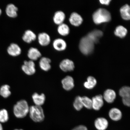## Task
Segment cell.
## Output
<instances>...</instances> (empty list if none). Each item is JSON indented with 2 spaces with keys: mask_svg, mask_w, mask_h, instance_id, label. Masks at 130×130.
Masks as SVG:
<instances>
[{
  "mask_svg": "<svg viewBox=\"0 0 130 130\" xmlns=\"http://www.w3.org/2000/svg\"><path fill=\"white\" fill-rule=\"evenodd\" d=\"M60 69L64 72L74 70L75 66L74 62L71 60L66 59L62 60L59 64Z\"/></svg>",
  "mask_w": 130,
  "mask_h": 130,
  "instance_id": "52a82bcc",
  "label": "cell"
},
{
  "mask_svg": "<svg viewBox=\"0 0 130 130\" xmlns=\"http://www.w3.org/2000/svg\"><path fill=\"white\" fill-rule=\"evenodd\" d=\"M73 106L77 111H79L82 109L84 106L82 102V97L78 96L75 98L73 103Z\"/></svg>",
  "mask_w": 130,
  "mask_h": 130,
  "instance_id": "83f0119b",
  "label": "cell"
},
{
  "mask_svg": "<svg viewBox=\"0 0 130 130\" xmlns=\"http://www.w3.org/2000/svg\"><path fill=\"white\" fill-rule=\"evenodd\" d=\"M58 33L63 36L68 35L70 33L69 27L67 24L63 23L58 25L57 28Z\"/></svg>",
  "mask_w": 130,
  "mask_h": 130,
  "instance_id": "603a6c76",
  "label": "cell"
},
{
  "mask_svg": "<svg viewBox=\"0 0 130 130\" xmlns=\"http://www.w3.org/2000/svg\"><path fill=\"white\" fill-rule=\"evenodd\" d=\"M92 18L95 24H100L109 22L111 19V14L107 10L100 8L94 12Z\"/></svg>",
  "mask_w": 130,
  "mask_h": 130,
  "instance_id": "7a4b0ae2",
  "label": "cell"
},
{
  "mask_svg": "<svg viewBox=\"0 0 130 130\" xmlns=\"http://www.w3.org/2000/svg\"><path fill=\"white\" fill-rule=\"evenodd\" d=\"M61 83L63 88L66 91L71 90L74 87V79L71 76L65 77L62 80Z\"/></svg>",
  "mask_w": 130,
  "mask_h": 130,
  "instance_id": "4fadbf2b",
  "label": "cell"
},
{
  "mask_svg": "<svg viewBox=\"0 0 130 130\" xmlns=\"http://www.w3.org/2000/svg\"><path fill=\"white\" fill-rule=\"evenodd\" d=\"M0 130H3V126L1 123H0Z\"/></svg>",
  "mask_w": 130,
  "mask_h": 130,
  "instance_id": "e575fe53",
  "label": "cell"
},
{
  "mask_svg": "<svg viewBox=\"0 0 130 130\" xmlns=\"http://www.w3.org/2000/svg\"><path fill=\"white\" fill-rule=\"evenodd\" d=\"M130 9L129 6L127 4L125 5L120 9L121 15L122 18L126 20H129L130 19Z\"/></svg>",
  "mask_w": 130,
  "mask_h": 130,
  "instance_id": "cb8c5ba5",
  "label": "cell"
},
{
  "mask_svg": "<svg viewBox=\"0 0 130 130\" xmlns=\"http://www.w3.org/2000/svg\"><path fill=\"white\" fill-rule=\"evenodd\" d=\"M103 33L101 31L95 30L89 32L87 36L94 43H96L103 36Z\"/></svg>",
  "mask_w": 130,
  "mask_h": 130,
  "instance_id": "44dd1931",
  "label": "cell"
},
{
  "mask_svg": "<svg viewBox=\"0 0 130 130\" xmlns=\"http://www.w3.org/2000/svg\"><path fill=\"white\" fill-rule=\"evenodd\" d=\"M29 113L31 119L36 122H42L44 119V112L41 106H32L29 108Z\"/></svg>",
  "mask_w": 130,
  "mask_h": 130,
  "instance_id": "3957f363",
  "label": "cell"
},
{
  "mask_svg": "<svg viewBox=\"0 0 130 130\" xmlns=\"http://www.w3.org/2000/svg\"><path fill=\"white\" fill-rule=\"evenodd\" d=\"M123 103L125 105L129 107L130 105V97L123 98H122Z\"/></svg>",
  "mask_w": 130,
  "mask_h": 130,
  "instance_id": "1f68e13d",
  "label": "cell"
},
{
  "mask_svg": "<svg viewBox=\"0 0 130 130\" xmlns=\"http://www.w3.org/2000/svg\"><path fill=\"white\" fill-rule=\"evenodd\" d=\"M27 56L30 60L33 61H36L41 57V53L38 48L31 47L29 48L27 53Z\"/></svg>",
  "mask_w": 130,
  "mask_h": 130,
  "instance_id": "7c38bea8",
  "label": "cell"
},
{
  "mask_svg": "<svg viewBox=\"0 0 130 130\" xmlns=\"http://www.w3.org/2000/svg\"><path fill=\"white\" fill-rule=\"evenodd\" d=\"M22 130V129H15V130Z\"/></svg>",
  "mask_w": 130,
  "mask_h": 130,
  "instance_id": "8d00e7d4",
  "label": "cell"
},
{
  "mask_svg": "<svg viewBox=\"0 0 130 130\" xmlns=\"http://www.w3.org/2000/svg\"><path fill=\"white\" fill-rule=\"evenodd\" d=\"M66 17V14L63 11H57L55 12L53 16V22L56 25H59L63 23Z\"/></svg>",
  "mask_w": 130,
  "mask_h": 130,
  "instance_id": "2e32d148",
  "label": "cell"
},
{
  "mask_svg": "<svg viewBox=\"0 0 130 130\" xmlns=\"http://www.w3.org/2000/svg\"><path fill=\"white\" fill-rule=\"evenodd\" d=\"M95 126L98 130H105L108 128V122L105 118H99L97 119L95 121Z\"/></svg>",
  "mask_w": 130,
  "mask_h": 130,
  "instance_id": "ac0fdd59",
  "label": "cell"
},
{
  "mask_svg": "<svg viewBox=\"0 0 130 130\" xmlns=\"http://www.w3.org/2000/svg\"><path fill=\"white\" fill-rule=\"evenodd\" d=\"M10 88V86L8 85H4L2 86L0 89V95L4 98H7L11 94Z\"/></svg>",
  "mask_w": 130,
  "mask_h": 130,
  "instance_id": "4316f807",
  "label": "cell"
},
{
  "mask_svg": "<svg viewBox=\"0 0 130 130\" xmlns=\"http://www.w3.org/2000/svg\"><path fill=\"white\" fill-rule=\"evenodd\" d=\"M7 51L10 56L13 57H17L21 54L22 50L20 47L17 44L13 43L8 47Z\"/></svg>",
  "mask_w": 130,
  "mask_h": 130,
  "instance_id": "ba28073f",
  "label": "cell"
},
{
  "mask_svg": "<svg viewBox=\"0 0 130 130\" xmlns=\"http://www.w3.org/2000/svg\"><path fill=\"white\" fill-rule=\"evenodd\" d=\"M127 30L123 26L120 25L117 27L114 33L116 36L123 38L126 36Z\"/></svg>",
  "mask_w": 130,
  "mask_h": 130,
  "instance_id": "484cf974",
  "label": "cell"
},
{
  "mask_svg": "<svg viewBox=\"0 0 130 130\" xmlns=\"http://www.w3.org/2000/svg\"><path fill=\"white\" fill-rule=\"evenodd\" d=\"M72 130H88L86 126L83 125H81L76 127Z\"/></svg>",
  "mask_w": 130,
  "mask_h": 130,
  "instance_id": "d6a6232c",
  "label": "cell"
},
{
  "mask_svg": "<svg viewBox=\"0 0 130 130\" xmlns=\"http://www.w3.org/2000/svg\"><path fill=\"white\" fill-rule=\"evenodd\" d=\"M29 108L26 101L22 100L17 102L13 108V113L16 118H23L29 113Z\"/></svg>",
  "mask_w": 130,
  "mask_h": 130,
  "instance_id": "6da1fadb",
  "label": "cell"
},
{
  "mask_svg": "<svg viewBox=\"0 0 130 130\" xmlns=\"http://www.w3.org/2000/svg\"><path fill=\"white\" fill-rule=\"evenodd\" d=\"M103 98L105 101L109 103H112L116 97V94L113 89H108L104 92Z\"/></svg>",
  "mask_w": 130,
  "mask_h": 130,
  "instance_id": "5bb4252c",
  "label": "cell"
},
{
  "mask_svg": "<svg viewBox=\"0 0 130 130\" xmlns=\"http://www.w3.org/2000/svg\"><path fill=\"white\" fill-rule=\"evenodd\" d=\"M52 45L53 48L58 51H64L67 46L66 41L60 38L55 39L53 42Z\"/></svg>",
  "mask_w": 130,
  "mask_h": 130,
  "instance_id": "8fae6325",
  "label": "cell"
},
{
  "mask_svg": "<svg viewBox=\"0 0 130 130\" xmlns=\"http://www.w3.org/2000/svg\"><path fill=\"white\" fill-rule=\"evenodd\" d=\"M37 38L39 44L43 46H48L51 41L50 35L46 32H42L38 34Z\"/></svg>",
  "mask_w": 130,
  "mask_h": 130,
  "instance_id": "8992f818",
  "label": "cell"
},
{
  "mask_svg": "<svg viewBox=\"0 0 130 130\" xmlns=\"http://www.w3.org/2000/svg\"><path fill=\"white\" fill-rule=\"evenodd\" d=\"M32 98L34 103L36 105L41 106L45 101V97L44 94H39L37 93H34L32 96Z\"/></svg>",
  "mask_w": 130,
  "mask_h": 130,
  "instance_id": "7402d4cb",
  "label": "cell"
},
{
  "mask_svg": "<svg viewBox=\"0 0 130 130\" xmlns=\"http://www.w3.org/2000/svg\"><path fill=\"white\" fill-rule=\"evenodd\" d=\"M92 108L95 110H100L103 106L104 104L103 98L101 95H96L92 98Z\"/></svg>",
  "mask_w": 130,
  "mask_h": 130,
  "instance_id": "30bf717a",
  "label": "cell"
},
{
  "mask_svg": "<svg viewBox=\"0 0 130 130\" xmlns=\"http://www.w3.org/2000/svg\"><path fill=\"white\" fill-rule=\"evenodd\" d=\"M110 118L113 121H118L121 119L122 113L121 110L117 108L111 109L109 112Z\"/></svg>",
  "mask_w": 130,
  "mask_h": 130,
  "instance_id": "ffe728a7",
  "label": "cell"
},
{
  "mask_svg": "<svg viewBox=\"0 0 130 130\" xmlns=\"http://www.w3.org/2000/svg\"><path fill=\"white\" fill-rule=\"evenodd\" d=\"M22 38L25 43L30 44L36 39L37 36L32 31L28 29L24 32Z\"/></svg>",
  "mask_w": 130,
  "mask_h": 130,
  "instance_id": "9c48e42d",
  "label": "cell"
},
{
  "mask_svg": "<svg viewBox=\"0 0 130 130\" xmlns=\"http://www.w3.org/2000/svg\"><path fill=\"white\" fill-rule=\"evenodd\" d=\"M2 13V11L1 9H0V15H1Z\"/></svg>",
  "mask_w": 130,
  "mask_h": 130,
  "instance_id": "d590c367",
  "label": "cell"
},
{
  "mask_svg": "<svg viewBox=\"0 0 130 130\" xmlns=\"http://www.w3.org/2000/svg\"><path fill=\"white\" fill-rule=\"evenodd\" d=\"M100 2L102 4L108 5L109 4L110 2L111 1L110 0H101Z\"/></svg>",
  "mask_w": 130,
  "mask_h": 130,
  "instance_id": "836d02e7",
  "label": "cell"
},
{
  "mask_svg": "<svg viewBox=\"0 0 130 130\" xmlns=\"http://www.w3.org/2000/svg\"><path fill=\"white\" fill-rule=\"evenodd\" d=\"M96 79L92 76L87 77V81L84 83V85L86 89H93L97 84Z\"/></svg>",
  "mask_w": 130,
  "mask_h": 130,
  "instance_id": "d4e9b609",
  "label": "cell"
},
{
  "mask_svg": "<svg viewBox=\"0 0 130 130\" xmlns=\"http://www.w3.org/2000/svg\"><path fill=\"white\" fill-rule=\"evenodd\" d=\"M18 8L14 4H9L7 5L6 8V14L9 17L14 18L18 16Z\"/></svg>",
  "mask_w": 130,
  "mask_h": 130,
  "instance_id": "e0dca14e",
  "label": "cell"
},
{
  "mask_svg": "<svg viewBox=\"0 0 130 130\" xmlns=\"http://www.w3.org/2000/svg\"><path fill=\"white\" fill-rule=\"evenodd\" d=\"M9 118V115L7 110L5 109L0 110V122H6L8 121Z\"/></svg>",
  "mask_w": 130,
  "mask_h": 130,
  "instance_id": "4dcf8cb0",
  "label": "cell"
},
{
  "mask_svg": "<svg viewBox=\"0 0 130 130\" xmlns=\"http://www.w3.org/2000/svg\"><path fill=\"white\" fill-rule=\"evenodd\" d=\"M51 60L50 58L45 57H42L39 61V66L42 70L47 71L51 69Z\"/></svg>",
  "mask_w": 130,
  "mask_h": 130,
  "instance_id": "9a60e30c",
  "label": "cell"
},
{
  "mask_svg": "<svg viewBox=\"0 0 130 130\" xmlns=\"http://www.w3.org/2000/svg\"><path fill=\"white\" fill-rule=\"evenodd\" d=\"M119 95L122 97L123 98L130 96V88L129 87L124 86L122 87L119 91Z\"/></svg>",
  "mask_w": 130,
  "mask_h": 130,
  "instance_id": "f546056e",
  "label": "cell"
},
{
  "mask_svg": "<svg viewBox=\"0 0 130 130\" xmlns=\"http://www.w3.org/2000/svg\"><path fill=\"white\" fill-rule=\"evenodd\" d=\"M94 44L93 41L87 36L84 37L80 40L79 49L84 55H88L93 51Z\"/></svg>",
  "mask_w": 130,
  "mask_h": 130,
  "instance_id": "277c9868",
  "label": "cell"
},
{
  "mask_svg": "<svg viewBox=\"0 0 130 130\" xmlns=\"http://www.w3.org/2000/svg\"><path fill=\"white\" fill-rule=\"evenodd\" d=\"M82 100L83 106L89 109L92 108V99L87 96H84L82 97Z\"/></svg>",
  "mask_w": 130,
  "mask_h": 130,
  "instance_id": "f1b7e54d",
  "label": "cell"
},
{
  "mask_svg": "<svg viewBox=\"0 0 130 130\" xmlns=\"http://www.w3.org/2000/svg\"><path fill=\"white\" fill-rule=\"evenodd\" d=\"M69 21L72 25L75 26H78L83 22L81 16L76 12H73L71 14L69 19Z\"/></svg>",
  "mask_w": 130,
  "mask_h": 130,
  "instance_id": "d6986e66",
  "label": "cell"
},
{
  "mask_svg": "<svg viewBox=\"0 0 130 130\" xmlns=\"http://www.w3.org/2000/svg\"><path fill=\"white\" fill-rule=\"evenodd\" d=\"M22 69L26 74L31 75L36 72L35 64L34 61L29 60L24 61L22 66Z\"/></svg>",
  "mask_w": 130,
  "mask_h": 130,
  "instance_id": "5b68a950",
  "label": "cell"
}]
</instances>
